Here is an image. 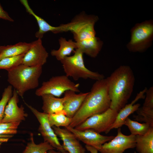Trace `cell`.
Listing matches in <instances>:
<instances>
[{
  "instance_id": "9",
  "label": "cell",
  "mask_w": 153,
  "mask_h": 153,
  "mask_svg": "<svg viewBox=\"0 0 153 153\" xmlns=\"http://www.w3.org/2000/svg\"><path fill=\"white\" fill-rule=\"evenodd\" d=\"M25 103L39 121L40 125L38 130L44 139V141L48 143L55 149H56L60 152L66 151L49 124L48 119V114L39 112L31 106L26 103Z\"/></svg>"
},
{
  "instance_id": "18",
  "label": "cell",
  "mask_w": 153,
  "mask_h": 153,
  "mask_svg": "<svg viewBox=\"0 0 153 153\" xmlns=\"http://www.w3.org/2000/svg\"><path fill=\"white\" fill-rule=\"evenodd\" d=\"M145 99L143 106L137 110V117H141L140 120L148 124L153 127V87L146 90Z\"/></svg>"
},
{
  "instance_id": "26",
  "label": "cell",
  "mask_w": 153,
  "mask_h": 153,
  "mask_svg": "<svg viewBox=\"0 0 153 153\" xmlns=\"http://www.w3.org/2000/svg\"><path fill=\"white\" fill-rule=\"evenodd\" d=\"M25 54L2 59L0 60V69L6 70L7 71L22 64Z\"/></svg>"
},
{
  "instance_id": "5",
  "label": "cell",
  "mask_w": 153,
  "mask_h": 153,
  "mask_svg": "<svg viewBox=\"0 0 153 153\" xmlns=\"http://www.w3.org/2000/svg\"><path fill=\"white\" fill-rule=\"evenodd\" d=\"M73 52V55L66 57L60 61L65 75L72 77L75 80L82 78L96 81L105 78L103 74L92 71L86 67L83 54L80 51L76 49Z\"/></svg>"
},
{
  "instance_id": "22",
  "label": "cell",
  "mask_w": 153,
  "mask_h": 153,
  "mask_svg": "<svg viewBox=\"0 0 153 153\" xmlns=\"http://www.w3.org/2000/svg\"><path fill=\"white\" fill-rule=\"evenodd\" d=\"M135 142L139 153H153V127L143 135H135Z\"/></svg>"
},
{
  "instance_id": "3",
  "label": "cell",
  "mask_w": 153,
  "mask_h": 153,
  "mask_svg": "<svg viewBox=\"0 0 153 153\" xmlns=\"http://www.w3.org/2000/svg\"><path fill=\"white\" fill-rule=\"evenodd\" d=\"M42 66L29 67L21 64L7 71V81L23 98L27 91L37 88Z\"/></svg>"
},
{
  "instance_id": "10",
  "label": "cell",
  "mask_w": 153,
  "mask_h": 153,
  "mask_svg": "<svg viewBox=\"0 0 153 153\" xmlns=\"http://www.w3.org/2000/svg\"><path fill=\"white\" fill-rule=\"evenodd\" d=\"M135 135H125L119 128L116 136L102 145L98 151L101 153H123L127 149L135 148Z\"/></svg>"
},
{
  "instance_id": "13",
  "label": "cell",
  "mask_w": 153,
  "mask_h": 153,
  "mask_svg": "<svg viewBox=\"0 0 153 153\" xmlns=\"http://www.w3.org/2000/svg\"><path fill=\"white\" fill-rule=\"evenodd\" d=\"M18 95L16 91L14 89L12 97L6 105L3 118L0 123L20 121L25 120L28 116L24 110L22 105L19 107Z\"/></svg>"
},
{
  "instance_id": "24",
  "label": "cell",
  "mask_w": 153,
  "mask_h": 153,
  "mask_svg": "<svg viewBox=\"0 0 153 153\" xmlns=\"http://www.w3.org/2000/svg\"><path fill=\"white\" fill-rule=\"evenodd\" d=\"M124 125L128 128L131 134L133 135H143L146 133L151 127L146 123H140L133 121L128 117L125 120Z\"/></svg>"
},
{
  "instance_id": "8",
  "label": "cell",
  "mask_w": 153,
  "mask_h": 153,
  "mask_svg": "<svg viewBox=\"0 0 153 153\" xmlns=\"http://www.w3.org/2000/svg\"><path fill=\"white\" fill-rule=\"evenodd\" d=\"M118 112L110 108L104 112L94 115L74 128L79 130L92 129L106 134L114 122Z\"/></svg>"
},
{
  "instance_id": "29",
  "label": "cell",
  "mask_w": 153,
  "mask_h": 153,
  "mask_svg": "<svg viewBox=\"0 0 153 153\" xmlns=\"http://www.w3.org/2000/svg\"><path fill=\"white\" fill-rule=\"evenodd\" d=\"M10 22L14 21L9 16L8 13L3 8L0 3V19Z\"/></svg>"
},
{
  "instance_id": "28",
  "label": "cell",
  "mask_w": 153,
  "mask_h": 153,
  "mask_svg": "<svg viewBox=\"0 0 153 153\" xmlns=\"http://www.w3.org/2000/svg\"><path fill=\"white\" fill-rule=\"evenodd\" d=\"M21 122L17 121L0 123V129H17Z\"/></svg>"
},
{
  "instance_id": "12",
  "label": "cell",
  "mask_w": 153,
  "mask_h": 153,
  "mask_svg": "<svg viewBox=\"0 0 153 153\" xmlns=\"http://www.w3.org/2000/svg\"><path fill=\"white\" fill-rule=\"evenodd\" d=\"M71 132L79 140L86 145L90 146L97 150L105 143L112 140L114 136H106L101 135L92 129L79 130L69 126L65 128Z\"/></svg>"
},
{
  "instance_id": "16",
  "label": "cell",
  "mask_w": 153,
  "mask_h": 153,
  "mask_svg": "<svg viewBox=\"0 0 153 153\" xmlns=\"http://www.w3.org/2000/svg\"><path fill=\"white\" fill-rule=\"evenodd\" d=\"M147 89V88H145L137 94L134 99L130 103L126 104L120 110L118 113L114 122L109 129L108 133L112 129L120 128L124 125L125 120L128 116L137 111L141 105L139 103H135L139 99L145 98L144 94Z\"/></svg>"
},
{
  "instance_id": "27",
  "label": "cell",
  "mask_w": 153,
  "mask_h": 153,
  "mask_svg": "<svg viewBox=\"0 0 153 153\" xmlns=\"http://www.w3.org/2000/svg\"><path fill=\"white\" fill-rule=\"evenodd\" d=\"M12 87L8 86L4 90L0 100V122L3 118L5 109L7 104L13 94Z\"/></svg>"
},
{
  "instance_id": "23",
  "label": "cell",
  "mask_w": 153,
  "mask_h": 153,
  "mask_svg": "<svg viewBox=\"0 0 153 153\" xmlns=\"http://www.w3.org/2000/svg\"><path fill=\"white\" fill-rule=\"evenodd\" d=\"M48 143L44 141L39 144L35 143L34 140L33 134L30 135V141L27 143L22 153H48L50 150L54 149Z\"/></svg>"
},
{
  "instance_id": "14",
  "label": "cell",
  "mask_w": 153,
  "mask_h": 153,
  "mask_svg": "<svg viewBox=\"0 0 153 153\" xmlns=\"http://www.w3.org/2000/svg\"><path fill=\"white\" fill-rule=\"evenodd\" d=\"M52 127L57 136L62 141V145L65 151L69 153H86V149L79 141L66 128H61L54 126Z\"/></svg>"
},
{
  "instance_id": "19",
  "label": "cell",
  "mask_w": 153,
  "mask_h": 153,
  "mask_svg": "<svg viewBox=\"0 0 153 153\" xmlns=\"http://www.w3.org/2000/svg\"><path fill=\"white\" fill-rule=\"evenodd\" d=\"M41 97L43 101L42 109L43 112L50 114L63 110V97H57L49 94H44Z\"/></svg>"
},
{
  "instance_id": "31",
  "label": "cell",
  "mask_w": 153,
  "mask_h": 153,
  "mask_svg": "<svg viewBox=\"0 0 153 153\" xmlns=\"http://www.w3.org/2000/svg\"><path fill=\"white\" fill-rule=\"evenodd\" d=\"M48 153H69L67 151H65L63 152H57L55 151L54 149H52L49 150L48 152Z\"/></svg>"
},
{
  "instance_id": "7",
  "label": "cell",
  "mask_w": 153,
  "mask_h": 153,
  "mask_svg": "<svg viewBox=\"0 0 153 153\" xmlns=\"http://www.w3.org/2000/svg\"><path fill=\"white\" fill-rule=\"evenodd\" d=\"M79 86V84H75L65 75L53 76L43 82L41 86L36 90L35 94L38 96L49 94L59 97L67 90L80 92Z\"/></svg>"
},
{
  "instance_id": "21",
  "label": "cell",
  "mask_w": 153,
  "mask_h": 153,
  "mask_svg": "<svg viewBox=\"0 0 153 153\" xmlns=\"http://www.w3.org/2000/svg\"><path fill=\"white\" fill-rule=\"evenodd\" d=\"M60 45L57 50L53 49L50 52L51 55L55 57L57 60L61 61L65 57L70 56L72 52L76 48V44L72 39L67 40L65 38L60 37L58 40Z\"/></svg>"
},
{
  "instance_id": "20",
  "label": "cell",
  "mask_w": 153,
  "mask_h": 153,
  "mask_svg": "<svg viewBox=\"0 0 153 153\" xmlns=\"http://www.w3.org/2000/svg\"><path fill=\"white\" fill-rule=\"evenodd\" d=\"M31 43L19 42L12 45L0 46V60L7 57L26 54L30 48Z\"/></svg>"
},
{
  "instance_id": "25",
  "label": "cell",
  "mask_w": 153,
  "mask_h": 153,
  "mask_svg": "<svg viewBox=\"0 0 153 153\" xmlns=\"http://www.w3.org/2000/svg\"><path fill=\"white\" fill-rule=\"evenodd\" d=\"M48 119L49 124L52 127H64L69 126L71 122V118L67 117L63 110L55 113L48 114Z\"/></svg>"
},
{
  "instance_id": "4",
  "label": "cell",
  "mask_w": 153,
  "mask_h": 153,
  "mask_svg": "<svg viewBox=\"0 0 153 153\" xmlns=\"http://www.w3.org/2000/svg\"><path fill=\"white\" fill-rule=\"evenodd\" d=\"M99 20L98 16L88 15L84 12L76 15L67 24L60 25L61 32L71 31L76 42H88L96 40L94 26Z\"/></svg>"
},
{
  "instance_id": "17",
  "label": "cell",
  "mask_w": 153,
  "mask_h": 153,
  "mask_svg": "<svg viewBox=\"0 0 153 153\" xmlns=\"http://www.w3.org/2000/svg\"><path fill=\"white\" fill-rule=\"evenodd\" d=\"M20 1L25 7L26 12L33 16L37 21L39 29L35 33V36L38 39H41L44 34L48 31L54 33H60V26L56 27L52 26L42 18L36 14L30 7L27 0H20Z\"/></svg>"
},
{
  "instance_id": "30",
  "label": "cell",
  "mask_w": 153,
  "mask_h": 153,
  "mask_svg": "<svg viewBox=\"0 0 153 153\" xmlns=\"http://www.w3.org/2000/svg\"><path fill=\"white\" fill-rule=\"evenodd\" d=\"M85 147L87 150L91 153H98V150L92 146L86 145Z\"/></svg>"
},
{
  "instance_id": "1",
  "label": "cell",
  "mask_w": 153,
  "mask_h": 153,
  "mask_svg": "<svg viewBox=\"0 0 153 153\" xmlns=\"http://www.w3.org/2000/svg\"><path fill=\"white\" fill-rule=\"evenodd\" d=\"M110 102L106 78L96 80L69 126L75 128L90 117L104 112L110 108Z\"/></svg>"
},
{
  "instance_id": "15",
  "label": "cell",
  "mask_w": 153,
  "mask_h": 153,
  "mask_svg": "<svg viewBox=\"0 0 153 153\" xmlns=\"http://www.w3.org/2000/svg\"><path fill=\"white\" fill-rule=\"evenodd\" d=\"M88 92L77 94L71 90L66 91L63 97V110L66 115L71 118L80 108Z\"/></svg>"
},
{
  "instance_id": "11",
  "label": "cell",
  "mask_w": 153,
  "mask_h": 153,
  "mask_svg": "<svg viewBox=\"0 0 153 153\" xmlns=\"http://www.w3.org/2000/svg\"><path fill=\"white\" fill-rule=\"evenodd\" d=\"M31 44L23 57L22 64L29 67L42 66L46 62L48 54L42 45L41 39H38Z\"/></svg>"
},
{
  "instance_id": "2",
  "label": "cell",
  "mask_w": 153,
  "mask_h": 153,
  "mask_svg": "<svg viewBox=\"0 0 153 153\" xmlns=\"http://www.w3.org/2000/svg\"><path fill=\"white\" fill-rule=\"evenodd\" d=\"M106 78L111 101L110 108L118 112L126 104L133 92L134 73L129 66L122 65Z\"/></svg>"
},
{
  "instance_id": "6",
  "label": "cell",
  "mask_w": 153,
  "mask_h": 153,
  "mask_svg": "<svg viewBox=\"0 0 153 153\" xmlns=\"http://www.w3.org/2000/svg\"><path fill=\"white\" fill-rule=\"evenodd\" d=\"M130 31V41L126 46L129 51L143 52L151 45L153 39V22L152 20L136 24Z\"/></svg>"
}]
</instances>
